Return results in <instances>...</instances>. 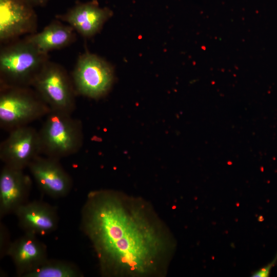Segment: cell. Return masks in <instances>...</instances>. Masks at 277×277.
<instances>
[{
    "label": "cell",
    "instance_id": "4",
    "mask_svg": "<svg viewBox=\"0 0 277 277\" xmlns=\"http://www.w3.org/2000/svg\"><path fill=\"white\" fill-rule=\"evenodd\" d=\"M30 87L1 85L0 126L11 130L46 116L51 109Z\"/></svg>",
    "mask_w": 277,
    "mask_h": 277
},
{
    "label": "cell",
    "instance_id": "6",
    "mask_svg": "<svg viewBox=\"0 0 277 277\" xmlns=\"http://www.w3.org/2000/svg\"><path fill=\"white\" fill-rule=\"evenodd\" d=\"M114 80L112 66L101 57L89 52L78 56L72 74L76 94L93 99L106 95Z\"/></svg>",
    "mask_w": 277,
    "mask_h": 277
},
{
    "label": "cell",
    "instance_id": "16",
    "mask_svg": "<svg viewBox=\"0 0 277 277\" xmlns=\"http://www.w3.org/2000/svg\"><path fill=\"white\" fill-rule=\"evenodd\" d=\"M12 241L10 240V233L5 225L1 223L0 226V256L3 259L7 255L8 250Z\"/></svg>",
    "mask_w": 277,
    "mask_h": 277
},
{
    "label": "cell",
    "instance_id": "11",
    "mask_svg": "<svg viewBox=\"0 0 277 277\" xmlns=\"http://www.w3.org/2000/svg\"><path fill=\"white\" fill-rule=\"evenodd\" d=\"M13 214L25 233L45 235L55 231L58 226L56 207L43 201H28Z\"/></svg>",
    "mask_w": 277,
    "mask_h": 277
},
{
    "label": "cell",
    "instance_id": "9",
    "mask_svg": "<svg viewBox=\"0 0 277 277\" xmlns=\"http://www.w3.org/2000/svg\"><path fill=\"white\" fill-rule=\"evenodd\" d=\"M59 160L38 155L28 168L39 190L53 199L66 196L73 186L70 175L64 169Z\"/></svg>",
    "mask_w": 277,
    "mask_h": 277
},
{
    "label": "cell",
    "instance_id": "3",
    "mask_svg": "<svg viewBox=\"0 0 277 277\" xmlns=\"http://www.w3.org/2000/svg\"><path fill=\"white\" fill-rule=\"evenodd\" d=\"M38 133L42 154L59 160L77 152L83 144L82 123L65 112L51 110Z\"/></svg>",
    "mask_w": 277,
    "mask_h": 277
},
{
    "label": "cell",
    "instance_id": "8",
    "mask_svg": "<svg viewBox=\"0 0 277 277\" xmlns=\"http://www.w3.org/2000/svg\"><path fill=\"white\" fill-rule=\"evenodd\" d=\"M37 17L26 0H0V41H14L20 36L36 32Z\"/></svg>",
    "mask_w": 277,
    "mask_h": 277
},
{
    "label": "cell",
    "instance_id": "2",
    "mask_svg": "<svg viewBox=\"0 0 277 277\" xmlns=\"http://www.w3.org/2000/svg\"><path fill=\"white\" fill-rule=\"evenodd\" d=\"M49 61L48 54L42 52L25 37L14 41L1 49V85L31 86Z\"/></svg>",
    "mask_w": 277,
    "mask_h": 277
},
{
    "label": "cell",
    "instance_id": "1",
    "mask_svg": "<svg viewBox=\"0 0 277 277\" xmlns=\"http://www.w3.org/2000/svg\"><path fill=\"white\" fill-rule=\"evenodd\" d=\"M80 229L105 277L167 274L175 247L173 235L150 203L112 189L89 192Z\"/></svg>",
    "mask_w": 277,
    "mask_h": 277
},
{
    "label": "cell",
    "instance_id": "5",
    "mask_svg": "<svg viewBox=\"0 0 277 277\" xmlns=\"http://www.w3.org/2000/svg\"><path fill=\"white\" fill-rule=\"evenodd\" d=\"M33 87L51 110L71 114L75 108L76 91L65 69L49 61L34 80Z\"/></svg>",
    "mask_w": 277,
    "mask_h": 277
},
{
    "label": "cell",
    "instance_id": "10",
    "mask_svg": "<svg viewBox=\"0 0 277 277\" xmlns=\"http://www.w3.org/2000/svg\"><path fill=\"white\" fill-rule=\"evenodd\" d=\"M32 182L24 170L4 165L0 173V217L14 213L29 201Z\"/></svg>",
    "mask_w": 277,
    "mask_h": 277
},
{
    "label": "cell",
    "instance_id": "7",
    "mask_svg": "<svg viewBox=\"0 0 277 277\" xmlns=\"http://www.w3.org/2000/svg\"><path fill=\"white\" fill-rule=\"evenodd\" d=\"M42 154L38 131L28 125L14 128L0 146V159L4 165L21 170Z\"/></svg>",
    "mask_w": 277,
    "mask_h": 277
},
{
    "label": "cell",
    "instance_id": "13",
    "mask_svg": "<svg viewBox=\"0 0 277 277\" xmlns=\"http://www.w3.org/2000/svg\"><path fill=\"white\" fill-rule=\"evenodd\" d=\"M7 256L12 260L17 275L24 277L48 259L47 247L36 235L25 233L12 242Z\"/></svg>",
    "mask_w": 277,
    "mask_h": 277
},
{
    "label": "cell",
    "instance_id": "14",
    "mask_svg": "<svg viewBox=\"0 0 277 277\" xmlns=\"http://www.w3.org/2000/svg\"><path fill=\"white\" fill-rule=\"evenodd\" d=\"M75 32L71 26L65 25L56 18L41 32L25 38L42 52L48 54L50 51L61 49L73 43L76 39Z\"/></svg>",
    "mask_w": 277,
    "mask_h": 277
},
{
    "label": "cell",
    "instance_id": "17",
    "mask_svg": "<svg viewBox=\"0 0 277 277\" xmlns=\"http://www.w3.org/2000/svg\"><path fill=\"white\" fill-rule=\"evenodd\" d=\"M33 7H43L45 6L50 0H26Z\"/></svg>",
    "mask_w": 277,
    "mask_h": 277
},
{
    "label": "cell",
    "instance_id": "15",
    "mask_svg": "<svg viewBox=\"0 0 277 277\" xmlns=\"http://www.w3.org/2000/svg\"><path fill=\"white\" fill-rule=\"evenodd\" d=\"M84 275L74 264L66 261L48 259L24 277H82Z\"/></svg>",
    "mask_w": 277,
    "mask_h": 277
},
{
    "label": "cell",
    "instance_id": "12",
    "mask_svg": "<svg viewBox=\"0 0 277 277\" xmlns=\"http://www.w3.org/2000/svg\"><path fill=\"white\" fill-rule=\"evenodd\" d=\"M112 15L110 9L101 7L96 1H92L78 3L56 17L67 23L82 36L90 37L101 30Z\"/></svg>",
    "mask_w": 277,
    "mask_h": 277
}]
</instances>
